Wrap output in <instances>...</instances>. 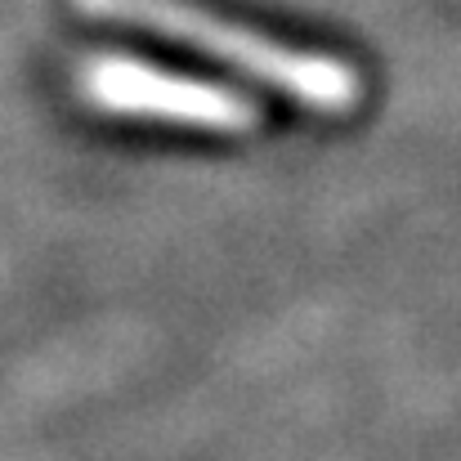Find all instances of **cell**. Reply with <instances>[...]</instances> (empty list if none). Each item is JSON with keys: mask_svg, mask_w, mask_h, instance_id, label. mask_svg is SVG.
Masks as SVG:
<instances>
[{"mask_svg": "<svg viewBox=\"0 0 461 461\" xmlns=\"http://www.w3.org/2000/svg\"><path fill=\"white\" fill-rule=\"evenodd\" d=\"M77 86L90 108L126 122H161L179 131H215V135H242L260 126V108L242 99L229 86L197 81L184 72H161L144 59L126 54H90L77 72Z\"/></svg>", "mask_w": 461, "mask_h": 461, "instance_id": "obj_2", "label": "cell"}, {"mask_svg": "<svg viewBox=\"0 0 461 461\" xmlns=\"http://www.w3.org/2000/svg\"><path fill=\"white\" fill-rule=\"evenodd\" d=\"M72 5L90 18L144 27L161 41H179L193 54L220 59V63L256 77L260 86L292 95L301 108H313V113L340 117L363 104V77L345 59L265 36L238 18L206 9V5H193V0H72Z\"/></svg>", "mask_w": 461, "mask_h": 461, "instance_id": "obj_1", "label": "cell"}]
</instances>
